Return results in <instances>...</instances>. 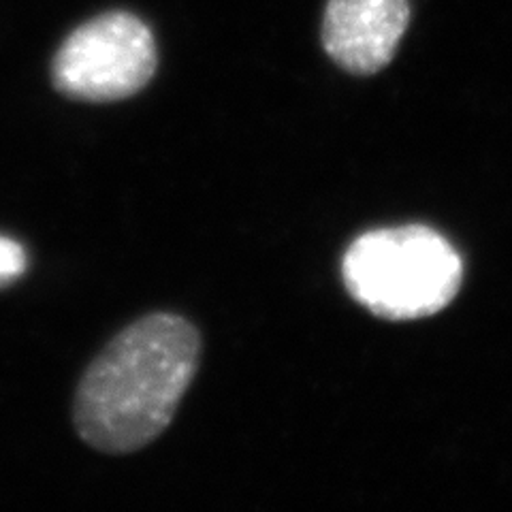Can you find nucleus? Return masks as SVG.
Returning <instances> with one entry per match:
<instances>
[{"label": "nucleus", "mask_w": 512, "mask_h": 512, "mask_svg": "<svg viewBox=\"0 0 512 512\" xmlns=\"http://www.w3.org/2000/svg\"><path fill=\"white\" fill-rule=\"evenodd\" d=\"M342 280L367 312L404 323L451 306L463 284V259L436 229L402 224L359 235L344 252Z\"/></svg>", "instance_id": "2"}, {"label": "nucleus", "mask_w": 512, "mask_h": 512, "mask_svg": "<svg viewBox=\"0 0 512 512\" xmlns=\"http://www.w3.org/2000/svg\"><path fill=\"white\" fill-rule=\"evenodd\" d=\"M156 73L150 28L131 13H105L79 26L60 45L52 79L69 99L122 101L148 86Z\"/></svg>", "instance_id": "3"}, {"label": "nucleus", "mask_w": 512, "mask_h": 512, "mask_svg": "<svg viewBox=\"0 0 512 512\" xmlns=\"http://www.w3.org/2000/svg\"><path fill=\"white\" fill-rule=\"evenodd\" d=\"M26 271L24 248L9 237H0V288L13 284Z\"/></svg>", "instance_id": "5"}, {"label": "nucleus", "mask_w": 512, "mask_h": 512, "mask_svg": "<svg viewBox=\"0 0 512 512\" xmlns=\"http://www.w3.org/2000/svg\"><path fill=\"white\" fill-rule=\"evenodd\" d=\"M201 338L188 320L152 314L101 352L79 382L75 427L88 446L109 455L154 442L197 374Z\"/></svg>", "instance_id": "1"}, {"label": "nucleus", "mask_w": 512, "mask_h": 512, "mask_svg": "<svg viewBox=\"0 0 512 512\" xmlns=\"http://www.w3.org/2000/svg\"><path fill=\"white\" fill-rule=\"evenodd\" d=\"M408 24V0H329L320 39L338 67L374 75L393 60Z\"/></svg>", "instance_id": "4"}]
</instances>
